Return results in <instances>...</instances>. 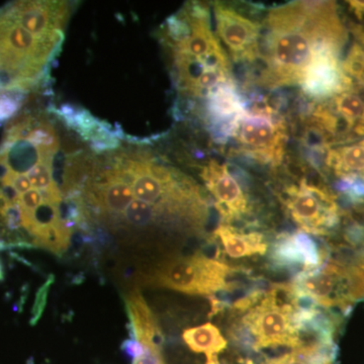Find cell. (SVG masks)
Wrapping results in <instances>:
<instances>
[{
  "label": "cell",
  "mask_w": 364,
  "mask_h": 364,
  "mask_svg": "<svg viewBox=\"0 0 364 364\" xmlns=\"http://www.w3.org/2000/svg\"><path fill=\"white\" fill-rule=\"evenodd\" d=\"M282 198L291 220L306 233L323 235L338 224L339 207L334 196L306 179L284 189Z\"/></svg>",
  "instance_id": "6"
},
{
  "label": "cell",
  "mask_w": 364,
  "mask_h": 364,
  "mask_svg": "<svg viewBox=\"0 0 364 364\" xmlns=\"http://www.w3.org/2000/svg\"><path fill=\"white\" fill-rule=\"evenodd\" d=\"M296 294L325 308L346 306L364 296V272L355 267L329 263L304 272L293 284Z\"/></svg>",
  "instance_id": "5"
},
{
  "label": "cell",
  "mask_w": 364,
  "mask_h": 364,
  "mask_svg": "<svg viewBox=\"0 0 364 364\" xmlns=\"http://www.w3.org/2000/svg\"><path fill=\"white\" fill-rule=\"evenodd\" d=\"M349 6L352 7L354 13L359 18H363L364 16V1H349Z\"/></svg>",
  "instance_id": "20"
},
{
  "label": "cell",
  "mask_w": 364,
  "mask_h": 364,
  "mask_svg": "<svg viewBox=\"0 0 364 364\" xmlns=\"http://www.w3.org/2000/svg\"><path fill=\"white\" fill-rule=\"evenodd\" d=\"M214 234L225 252L232 258L264 255L268 249L264 236L258 232H242L230 225L221 224Z\"/></svg>",
  "instance_id": "13"
},
{
  "label": "cell",
  "mask_w": 364,
  "mask_h": 364,
  "mask_svg": "<svg viewBox=\"0 0 364 364\" xmlns=\"http://www.w3.org/2000/svg\"><path fill=\"white\" fill-rule=\"evenodd\" d=\"M4 14L41 40L63 43L68 16V7L64 2H18L6 9Z\"/></svg>",
  "instance_id": "9"
},
{
  "label": "cell",
  "mask_w": 364,
  "mask_h": 364,
  "mask_svg": "<svg viewBox=\"0 0 364 364\" xmlns=\"http://www.w3.org/2000/svg\"><path fill=\"white\" fill-rule=\"evenodd\" d=\"M353 43L342 61L345 74L364 91V26L352 28Z\"/></svg>",
  "instance_id": "15"
},
{
  "label": "cell",
  "mask_w": 364,
  "mask_h": 364,
  "mask_svg": "<svg viewBox=\"0 0 364 364\" xmlns=\"http://www.w3.org/2000/svg\"><path fill=\"white\" fill-rule=\"evenodd\" d=\"M4 279V269H2L1 263H0V280Z\"/></svg>",
  "instance_id": "21"
},
{
  "label": "cell",
  "mask_w": 364,
  "mask_h": 364,
  "mask_svg": "<svg viewBox=\"0 0 364 364\" xmlns=\"http://www.w3.org/2000/svg\"><path fill=\"white\" fill-rule=\"evenodd\" d=\"M264 364H331L322 343L309 344L294 349L279 358L268 359Z\"/></svg>",
  "instance_id": "16"
},
{
  "label": "cell",
  "mask_w": 364,
  "mask_h": 364,
  "mask_svg": "<svg viewBox=\"0 0 364 364\" xmlns=\"http://www.w3.org/2000/svg\"><path fill=\"white\" fill-rule=\"evenodd\" d=\"M2 207H0V215H1Z\"/></svg>",
  "instance_id": "22"
},
{
  "label": "cell",
  "mask_w": 364,
  "mask_h": 364,
  "mask_svg": "<svg viewBox=\"0 0 364 364\" xmlns=\"http://www.w3.org/2000/svg\"><path fill=\"white\" fill-rule=\"evenodd\" d=\"M232 273L233 269L221 261L198 253L163 261L144 277V282L179 293L210 296L231 287L228 279Z\"/></svg>",
  "instance_id": "3"
},
{
  "label": "cell",
  "mask_w": 364,
  "mask_h": 364,
  "mask_svg": "<svg viewBox=\"0 0 364 364\" xmlns=\"http://www.w3.org/2000/svg\"><path fill=\"white\" fill-rule=\"evenodd\" d=\"M182 339L196 353L205 354L207 364H220L218 354L227 348L226 338L212 323L184 330Z\"/></svg>",
  "instance_id": "14"
},
{
  "label": "cell",
  "mask_w": 364,
  "mask_h": 364,
  "mask_svg": "<svg viewBox=\"0 0 364 364\" xmlns=\"http://www.w3.org/2000/svg\"><path fill=\"white\" fill-rule=\"evenodd\" d=\"M21 107V100L11 95H0V123L13 117Z\"/></svg>",
  "instance_id": "17"
},
{
  "label": "cell",
  "mask_w": 364,
  "mask_h": 364,
  "mask_svg": "<svg viewBox=\"0 0 364 364\" xmlns=\"http://www.w3.org/2000/svg\"><path fill=\"white\" fill-rule=\"evenodd\" d=\"M121 349L126 355L132 359V361L136 360L146 352L145 347L138 340L134 338L124 340L121 345Z\"/></svg>",
  "instance_id": "18"
},
{
  "label": "cell",
  "mask_w": 364,
  "mask_h": 364,
  "mask_svg": "<svg viewBox=\"0 0 364 364\" xmlns=\"http://www.w3.org/2000/svg\"><path fill=\"white\" fill-rule=\"evenodd\" d=\"M213 9L218 38L226 47L230 58L237 63H255L259 55L261 23L230 4L215 2Z\"/></svg>",
  "instance_id": "7"
},
{
  "label": "cell",
  "mask_w": 364,
  "mask_h": 364,
  "mask_svg": "<svg viewBox=\"0 0 364 364\" xmlns=\"http://www.w3.org/2000/svg\"><path fill=\"white\" fill-rule=\"evenodd\" d=\"M133 364H165L161 352H155L146 348L145 353L133 361Z\"/></svg>",
  "instance_id": "19"
},
{
  "label": "cell",
  "mask_w": 364,
  "mask_h": 364,
  "mask_svg": "<svg viewBox=\"0 0 364 364\" xmlns=\"http://www.w3.org/2000/svg\"><path fill=\"white\" fill-rule=\"evenodd\" d=\"M289 132L284 119L275 116L274 109L256 102L251 112L241 117L228 142L233 150L260 164L279 166L284 160ZM227 142V143H228Z\"/></svg>",
  "instance_id": "4"
},
{
  "label": "cell",
  "mask_w": 364,
  "mask_h": 364,
  "mask_svg": "<svg viewBox=\"0 0 364 364\" xmlns=\"http://www.w3.org/2000/svg\"><path fill=\"white\" fill-rule=\"evenodd\" d=\"M202 178L225 222L239 221L250 214L247 193L226 163L210 160L203 167Z\"/></svg>",
  "instance_id": "8"
},
{
  "label": "cell",
  "mask_w": 364,
  "mask_h": 364,
  "mask_svg": "<svg viewBox=\"0 0 364 364\" xmlns=\"http://www.w3.org/2000/svg\"><path fill=\"white\" fill-rule=\"evenodd\" d=\"M235 309L243 313L241 326L251 337L255 350L308 345L303 333L312 327L316 312L299 306L293 284H277L267 291H256L239 299Z\"/></svg>",
  "instance_id": "2"
},
{
  "label": "cell",
  "mask_w": 364,
  "mask_h": 364,
  "mask_svg": "<svg viewBox=\"0 0 364 364\" xmlns=\"http://www.w3.org/2000/svg\"><path fill=\"white\" fill-rule=\"evenodd\" d=\"M318 150L324 153L326 167L342 181H364V139Z\"/></svg>",
  "instance_id": "10"
},
{
  "label": "cell",
  "mask_w": 364,
  "mask_h": 364,
  "mask_svg": "<svg viewBox=\"0 0 364 364\" xmlns=\"http://www.w3.org/2000/svg\"><path fill=\"white\" fill-rule=\"evenodd\" d=\"M261 25L258 81L268 88L301 85L318 53L328 48L343 49L348 41L331 1H293L272 6Z\"/></svg>",
  "instance_id": "1"
},
{
  "label": "cell",
  "mask_w": 364,
  "mask_h": 364,
  "mask_svg": "<svg viewBox=\"0 0 364 364\" xmlns=\"http://www.w3.org/2000/svg\"><path fill=\"white\" fill-rule=\"evenodd\" d=\"M274 257L284 264L301 263L305 272L317 269L323 261L315 242L304 233L280 236L274 247Z\"/></svg>",
  "instance_id": "12"
},
{
  "label": "cell",
  "mask_w": 364,
  "mask_h": 364,
  "mask_svg": "<svg viewBox=\"0 0 364 364\" xmlns=\"http://www.w3.org/2000/svg\"><path fill=\"white\" fill-rule=\"evenodd\" d=\"M126 306L133 338L138 340L149 350L161 352L159 345L161 332L159 326L142 294L138 289L131 291L126 296Z\"/></svg>",
  "instance_id": "11"
}]
</instances>
